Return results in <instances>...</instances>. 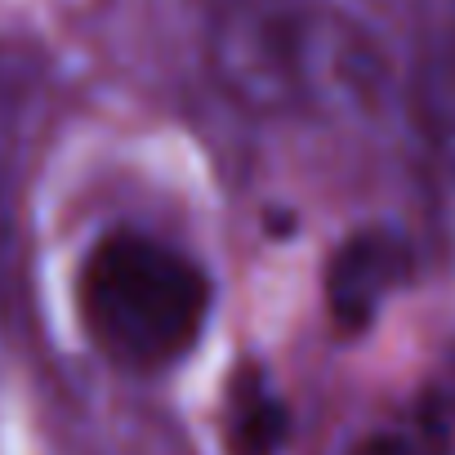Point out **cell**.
Here are the masks:
<instances>
[{
  "label": "cell",
  "mask_w": 455,
  "mask_h": 455,
  "mask_svg": "<svg viewBox=\"0 0 455 455\" xmlns=\"http://www.w3.org/2000/svg\"><path fill=\"white\" fill-rule=\"evenodd\" d=\"M411 246L397 233H357L348 237V246L335 255L331 277H326V299L331 313L348 326L362 331L393 295L397 286L411 282Z\"/></svg>",
  "instance_id": "3"
},
{
  "label": "cell",
  "mask_w": 455,
  "mask_h": 455,
  "mask_svg": "<svg viewBox=\"0 0 455 455\" xmlns=\"http://www.w3.org/2000/svg\"><path fill=\"white\" fill-rule=\"evenodd\" d=\"M286 433V411L264 384H237L228 406V442L237 455H273Z\"/></svg>",
  "instance_id": "6"
},
{
  "label": "cell",
  "mask_w": 455,
  "mask_h": 455,
  "mask_svg": "<svg viewBox=\"0 0 455 455\" xmlns=\"http://www.w3.org/2000/svg\"><path fill=\"white\" fill-rule=\"evenodd\" d=\"M23 108L28 85L14 63H0V313L14 286V246H19V156H23Z\"/></svg>",
  "instance_id": "4"
},
{
  "label": "cell",
  "mask_w": 455,
  "mask_h": 455,
  "mask_svg": "<svg viewBox=\"0 0 455 455\" xmlns=\"http://www.w3.org/2000/svg\"><path fill=\"white\" fill-rule=\"evenodd\" d=\"M210 81L251 116H353L384 90V54L331 0H219Z\"/></svg>",
  "instance_id": "1"
},
{
  "label": "cell",
  "mask_w": 455,
  "mask_h": 455,
  "mask_svg": "<svg viewBox=\"0 0 455 455\" xmlns=\"http://www.w3.org/2000/svg\"><path fill=\"white\" fill-rule=\"evenodd\" d=\"M210 304L214 286L201 259L134 223L94 237L76 268L81 331L125 375L179 366L201 344Z\"/></svg>",
  "instance_id": "2"
},
{
  "label": "cell",
  "mask_w": 455,
  "mask_h": 455,
  "mask_svg": "<svg viewBox=\"0 0 455 455\" xmlns=\"http://www.w3.org/2000/svg\"><path fill=\"white\" fill-rule=\"evenodd\" d=\"M415 116L428 148L455 179V36L424 54L415 72Z\"/></svg>",
  "instance_id": "5"
}]
</instances>
